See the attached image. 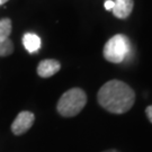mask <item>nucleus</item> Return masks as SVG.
Instances as JSON below:
<instances>
[{
	"mask_svg": "<svg viewBox=\"0 0 152 152\" xmlns=\"http://www.w3.org/2000/svg\"><path fill=\"white\" fill-rule=\"evenodd\" d=\"M99 105L113 114L129 112L135 102V92L125 82L110 80L99 89L97 95Z\"/></svg>",
	"mask_w": 152,
	"mask_h": 152,
	"instance_id": "1",
	"label": "nucleus"
},
{
	"mask_svg": "<svg viewBox=\"0 0 152 152\" xmlns=\"http://www.w3.org/2000/svg\"><path fill=\"white\" fill-rule=\"evenodd\" d=\"M87 103V95L80 88H72L65 91L56 105L59 114L63 117H73L81 112Z\"/></svg>",
	"mask_w": 152,
	"mask_h": 152,
	"instance_id": "2",
	"label": "nucleus"
},
{
	"mask_svg": "<svg viewBox=\"0 0 152 152\" xmlns=\"http://www.w3.org/2000/svg\"><path fill=\"white\" fill-rule=\"evenodd\" d=\"M131 51V43L124 34H116L104 46V58L112 63H122Z\"/></svg>",
	"mask_w": 152,
	"mask_h": 152,
	"instance_id": "3",
	"label": "nucleus"
},
{
	"mask_svg": "<svg viewBox=\"0 0 152 152\" xmlns=\"http://www.w3.org/2000/svg\"><path fill=\"white\" fill-rule=\"evenodd\" d=\"M34 121H35V116H34L33 113L27 112V110L20 112L16 116V118L12 122V124H11L12 133L15 135L24 134L25 132H27L32 127V125L34 124Z\"/></svg>",
	"mask_w": 152,
	"mask_h": 152,
	"instance_id": "4",
	"label": "nucleus"
},
{
	"mask_svg": "<svg viewBox=\"0 0 152 152\" xmlns=\"http://www.w3.org/2000/svg\"><path fill=\"white\" fill-rule=\"evenodd\" d=\"M61 69V64L59 61L53 60V59H48L39 62L37 66V73L42 78H50L58 73Z\"/></svg>",
	"mask_w": 152,
	"mask_h": 152,
	"instance_id": "5",
	"label": "nucleus"
},
{
	"mask_svg": "<svg viewBox=\"0 0 152 152\" xmlns=\"http://www.w3.org/2000/svg\"><path fill=\"white\" fill-rule=\"evenodd\" d=\"M115 6L113 8V14L115 17L124 19L131 15L134 7V0H115Z\"/></svg>",
	"mask_w": 152,
	"mask_h": 152,
	"instance_id": "6",
	"label": "nucleus"
},
{
	"mask_svg": "<svg viewBox=\"0 0 152 152\" xmlns=\"http://www.w3.org/2000/svg\"><path fill=\"white\" fill-rule=\"evenodd\" d=\"M23 44L29 53H35L41 49V38L34 33H26L23 36Z\"/></svg>",
	"mask_w": 152,
	"mask_h": 152,
	"instance_id": "7",
	"label": "nucleus"
},
{
	"mask_svg": "<svg viewBox=\"0 0 152 152\" xmlns=\"http://www.w3.org/2000/svg\"><path fill=\"white\" fill-rule=\"evenodd\" d=\"M14 52V44L10 38L0 39V56H8Z\"/></svg>",
	"mask_w": 152,
	"mask_h": 152,
	"instance_id": "8",
	"label": "nucleus"
},
{
	"mask_svg": "<svg viewBox=\"0 0 152 152\" xmlns=\"http://www.w3.org/2000/svg\"><path fill=\"white\" fill-rule=\"evenodd\" d=\"M11 33V20L9 18H4L0 20V39L9 38Z\"/></svg>",
	"mask_w": 152,
	"mask_h": 152,
	"instance_id": "9",
	"label": "nucleus"
},
{
	"mask_svg": "<svg viewBox=\"0 0 152 152\" xmlns=\"http://www.w3.org/2000/svg\"><path fill=\"white\" fill-rule=\"evenodd\" d=\"M104 6H105V9H106V10H113V8H114V6H115V2L113 0H106Z\"/></svg>",
	"mask_w": 152,
	"mask_h": 152,
	"instance_id": "10",
	"label": "nucleus"
},
{
	"mask_svg": "<svg viewBox=\"0 0 152 152\" xmlns=\"http://www.w3.org/2000/svg\"><path fill=\"white\" fill-rule=\"evenodd\" d=\"M145 114H147L149 121L152 123V105H150V106H148L147 107V109H145Z\"/></svg>",
	"mask_w": 152,
	"mask_h": 152,
	"instance_id": "11",
	"label": "nucleus"
},
{
	"mask_svg": "<svg viewBox=\"0 0 152 152\" xmlns=\"http://www.w3.org/2000/svg\"><path fill=\"white\" fill-rule=\"evenodd\" d=\"M8 0H0V5H4V4H6Z\"/></svg>",
	"mask_w": 152,
	"mask_h": 152,
	"instance_id": "12",
	"label": "nucleus"
},
{
	"mask_svg": "<svg viewBox=\"0 0 152 152\" xmlns=\"http://www.w3.org/2000/svg\"><path fill=\"white\" fill-rule=\"evenodd\" d=\"M104 152H118L117 150H107V151H104Z\"/></svg>",
	"mask_w": 152,
	"mask_h": 152,
	"instance_id": "13",
	"label": "nucleus"
}]
</instances>
